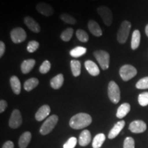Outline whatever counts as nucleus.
<instances>
[{
	"instance_id": "1",
	"label": "nucleus",
	"mask_w": 148,
	"mask_h": 148,
	"mask_svg": "<svg viewBox=\"0 0 148 148\" xmlns=\"http://www.w3.org/2000/svg\"><path fill=\"white\" fill-rule=\"evenodd\" d=\"M91 123L92 117L90 114L80 112L72 116L69 121V125L73 129L79 130L88 126Z\"/></svg>"
},
{
	"instance_id": "2",
	"label": "nucleus",
	"mask_w": 148,
	"mask_h": 148,
	"mask_svg": "<svg viewBox=\"0 0 148 148\" xmlns=\"http://www.w3.org/2000/svg\"><path fill=\"white\" fill-rule=\"evenodd\" d=\"M131 29V23L128 21H123L121 23L117 32V40L119 43L123 44L128 38Z\"/></svg>"
},
{
	"instance_id": "3",
	"label": "nucleus",
	"mask_w": 148,
	"mask_h": 148,
	"mask_svg": "<svg viewBox=\"0 0 148 148\" xmlns=\"http://www.w3.org/2000/svg\"><path fill=\"white\" fill-rule=\"evenodd\" d=\"M93 55L101 69L103 70L108 69L110 64V54L108 52L103 50H97L94 51Z\"/></svg>"
},
{
	"instance_id": "4",
	"label": "nucleus",
	"mask_w": 148,
	"mask_h": 148,
	"mask_svg": "<svg viewBox=\"0 0 148 148\" xmlns=\"http://www.w3.org/2000/svg\"><path fill=\"white\" fill-rule=\"evenodd\" d=\"M58 121V116L53 114L47 118L45 122L42 123L40 128V133L42 135H46L51 132Z\"/></svg>"
},
{
	"instance_id": "5",
	"label": "nucleus",
	"mask_w": 148,
	"mask_h": 148,
	"mask_svg": "<svg viewBox=\"0 0 148 148\" xmlns=\"http://www.w3.org/2000/svg\"><path fill=\"white\" fill-rule=\"evenodd\" d=\"M108 95L110 100L113 103H118L120 101L121 92L119 86L114 81H110L108 84Z\"/></svg>"
},
{
	"instance_id": "6",
	"label": "nucleus",
	"mask_w": 148,
	"mask_h": 148,
	"mask_svg": "<svg viewBox=\"0 0 148 148\" xmlns=\"http://www.w3.org/2000/svg\"><path fill=\"white\" fill-rule=\"evenodd\" d=\"M97 11L100 17L102 18L105 25L107 26L111 25L112 20H113V16H112V12L110 9L106 5H101V6L98 7Z\"/></svg>"
},
{
	"instance_id": "7",
	"label": "nucleus",
	"mask_w": 148,
	"mask_h": 148,
	"mask_svg": "<svg viewBox=\"0 0 148 148\" xmlns=\"http://www.w3.org/2000/svg\"><path fill=\"white\" fill-rule=\"evenodd\" d=\"M137 74L136 68L130 64H125L119 69V75L123 81H128Z\"/></svg>"
},
{
	"instance_id": "8",
	"label": "nucleus",
	"mask_w": 148,
	"mask_h": 148,
	"mask_svg": "<svg viewBox=\"0 0 148 148\" xmlns=\"http://www.w3.org/2000/svg\"><path fill=\"white\" fill-rule=\"evenodd\" d=\"M10 38L14 43H21L26 39L27 34L22 27H15L10 32Z\"/></svg>"
},
{
	"instance_id": "9",
	"label": "nucleus",
	"mask_w": 148,
	"mask_h": 148,
	"mask_svg": "<svg viewBox=\"0 0 148 148\" xmlns=\"http://www.w3.org/2000/svg\"><path fill=\"white\" fill-rule=\"evenodd\" d=\"M22 123V116L21 112L17 109L12 111L11 114L10 120H9V125L11 128H18Z\"/></svg>"
},
{
	"instance_id": "10",
	"label": "nucleus",
	"mask_w": 148,
	"mask_h": 148,
	"mask_svg": "<svg viewBox=\"0 0 148 148\" xmlns=\"http://www.w3.org/2000/svg\"><path fill=\"white\" fill-rule=\"evenodd\" d=\"M36 10L45 16H50L54 13L53 7L45 2H39L36 5Z\"/></svg>"
},
{
	"instance_id": "11",
	"label": "nucleus",
	"mask_w": 148,
	"mask_h": 148,
	"mask_svg": "<svg viewBox=\"0 0 148 148\" xmlns=\"http://www.w3.org/2000/svg\"><path fill=\"white\" fill-rule=\"evenodd\" d=\"M147 129V125L141 120L132 121L129 125V130L133 133H142Z\"/></svg>"
},
{
	"instance_id": "12",
	"label": "nucleus",
	"mask_w": 148,
	"mask_h": 148,
	"mask_svg": "<svg viewBox=\"0 0 148 148\" xmlns=\"http://www.w3.org/2000/svg\"><path fill=\"white\" fill-rule=\"evenodd\" d=\"M24 23L26 25L29 29L34 33H39L40 31V26L36 20L31 16H27L24 18Z\"/></svg>"
},
{
	"instance_id": "13",
	"label": "nucleus",
	"mask_w": 148,
	"mask_h": 148,
	"mask_svg": "<svg viewBox=\"0 0 148 148\" xmlns=\"http://www.w3.org/2000/svg\"><path fill=\"white\" fill-rule=\"evenodd\" d=\"M51 112V109L48 105H43L38 109L35 114V119L38 121H41L49 116Z\"/></svg>"
},
{
	"instance_id": "14",
	"label": "nucleus",
	"mask_w": 148,
	"mask_h": 148,
	"mask_svg": "<svg viewBox=\"0 0 148 148\" xmlns=\"http://www.w3.org/2000/svg\"><path fill=\"white\" fill-rule=\"evenodd\" d=\"M84 66L86 69L87 70L88 73L92 76H97L100 73L99 67L93 61L88 60L84 62Z\"/></svg>"
},
{
	"instance_id": "15",
	"label": "nucleus",
	"mask_w": 148,
	"mask_h": 148,
	"mask_svg": "<svg viewBox=\"0 0 148 148\" xmlns=\"http://www.w3.org/2000/svg\"><path fill=\"white\" fill-rule=\"evenodd\" d=\"M125 124V123L123 120H121V121H118L114 125V127L110 130V132L108 134V138L110 139H112V138H114L116 136H117V135L121 132V131L124 127Z\"/></svg>"
},
{
	"instance_id": "16",
	"label": "nucleus",
	"mask_w": 148,
	"mask_h": 148,
	"mask_svg": "<svg viewBox=\"0 0 148 148\" xmlns=\"http://www.w3.org/2000/svg\"><path fill=\"white\" fill-rule=\"evenodd\" d=\"M88 28L89 31L95 36L99 37L102 35L103 32L100 26L97 22L94 20H90L88 23Z\"/></svg>"
},
{
	"instance_id": "17",
	"label": "nucleus",
	"mask_w": 148,
	"mask_h": 148,
	"mask_svg": "<svg viewBox=\"0 0 148 148\" xmlns=\"http://www.w3.org/2000/svg\"><path fill=\"white\" fill-rule=\"evenodd\" d=\"M36 64L34 59H27L23 61L21 64V70L23 74H27L32 71Z\"/></svg>"
},
{
	"instance_id": "18",
	"label": "nucleus",
	"mask_w": 148,
	"mask_h": 148,
	"mask_svg": "<svg viewBox=\"0 0 148 148\" xmlns=\"http://www.w3.org/2000/svg\"><path fill=\"white\" fill-rule=\"evenodd\" d=\"M91 140V135L88 130L82 131L79 136V144L82 147H85L90 143Z\"/></svg>"
},
{
	"instance_id": "19",
	"label": "nucleus",
	"mask_w": 148,
	"mask_h": 148,
	"mask_svg": "<svg viewBox=\"0 0 148 148\" xmlns=\"http://www.w3.org/2000/svg\"><path fill=\"white\" fill-rule=\"evenodd\" d=\"M64 83V76L62 73H59L50 80L51 87L53 89H59Z\"/></svg>"
},
{
	"instance_id": "20",
	"label": "nucleus",
	"mask_w": 148,
	"mask_h": 148,
	"mask_svg": "<svg viewBox=\"0 0 148 148\" xmlns=\"http://www.w3.org/2000/svg\"><path fill=\"white\" fill-rule=\"evenodd\" d=\"M10 83L12 91H13L16 95H19L20 92H21V82H20L19 79H18L16 75H12L10 79Z\"/></svg>"
},
{
	"instance_id": "21",
	"label": "nucleus",
	"mask_w": 148,
	"mask_h": 148,
	"mask_svg": "<svg viewBox=\"0 0 148 148\" xmlns=\"http://www.w3.org/2000/svg\"><path fill=\"white\" fill-rule=\"evenodd\" d=\"M130 111V105L128 103H123L120 106L116 111V116L119 119H122L129 113Z\"/></svg>"
},
{
	"instance_id": "22",
	"label": "nucleus",
	"mask_w": 148,
	"mask_h": 148,
	"mask_svg": "<svg viewBox=\"0 0 148 148\" xmlns=\"http://www.w3.org/2000/svg\"><path fill=\"white\" fill-rule=\"evenodd\" d=\"M32 134L29 132H25L21 134L18 140V146L20 148H26L30 142Z\"/></svg>"
},
{
	"instance_id": "23",
	"label": "nucleus",
	"mask_w": 148,
	"mask_h": 148,
	"mask_svg": "<svg viewBox=\"0 0 148 148\" xmlns=\"http://www.w3.org/2000/svg\"><path fill=\"white\" fill-rule=\"evenodd\" d=\"M140 42V33L139 30L135 29L132 33V40H131V48L134 50L138 47Z\"/></svg>"
},
{
	"instance_id": "24",
	"label": "nucleus",
	"mask_w": 148,
	"mask_h": 148,
	"mask_svg": "<svg viewBox=\"0 0 148 148\" xmlns=\"http://www.w3.org/2000/svg\"><path fill=\"white\" fill-rule=\"evenodd\" d=\"M72 74L74 77H77L81 73V63L77 60H72L70 62Z\"/></svg>"
},
{
	"instance_id": "25",
	"label": "nucleus",
	"mask_w": 148,
	"mask_h": 148,
	"mask_svg": "<svg viewBox=\"0 0 148 148\" xmlns=\"http://www.w3.org/2000/svg\"><path fill=\"white\" fill-rule=\"evenodd\" d=\"M38 83H39V81L36 77H32V78L28 79L24 83V89L26 91H31L38 86Z\"/></svg>"
},
{
	"instance_id": "26",
	"label": "nucleus",
	"mask_w": 148,
	"mask_h": 148,
	"mask_svg": "<svg viewBox=\"0 0 148 148\" xmlns=\"http://www.w3.org/2000/svg\"><path fill=\"white\" fill-rule=\"evenodd\" d=\"M106 140V136L102 133L98 134L95 136L92 140V147L93 148H100L103 145V142Z\"/></svg>"
},
{
	"instance_id": "27",
	"label": "nucleus",
	"mask_w": 148,
	"mask_h": 148,
	"mask_svg": "<svg viewBox=\"0 0 148 148\" xmlns=\"http://www.w3.org/2000/svg\"><path fill=\"white\" fill-rule=\"evenodd\" d=\"M86 52V48L84 47H81V46H78L73 49H72L70 51V55L73 58H79V57L82 56L84 55Z\"/></svg>"
},
{
	"instance_id": "28",
	"label": "nucleus",
	"mask_w": 148,
	"mask_h": 148,
	"mask_svg": "<svg viewBox=\"0 0 148 148\" xmlns=\"http://www.w3.org/2000/svg\"><path fill=\"white\" fill-rule=\"evenodd\" d=\"M73 34V29L71 27H68L61 33L60 38L64 42H69L72 38Z\"/></svg>"
},
{
	"instance_id": "29",
	"label": "nucleus",
	"mask_w": 148,
	"mask_h": 148,
	"mask_svg": "<svg viewBox=\"0 0 148 148\" xmlns=\"http://www.w3.org/2000/svg\"><path fill=\"white\" fill-rule=\"evenodd\" d=\"M60 18L62 21L64 22V23L71 24V25H74V24L76 23L77 22L76 19H75L73 16H72L71 15H70V14L67 13L61 14Z\"/></svg>"
},
{
	"instance_id": "30",
	"label": "nucleus",
	"mask_w": 148,
	"mask_h": 148,
	"mask_svg": "<svg viewBox=\"0 0 148 148\" xmlns=\"http://www.w3.org/2000/svg\"><path fill=\"white\" fill-rule=\"evenodd\" d=\"M76 36L77 39L82 42H88V39H89L88 34L82 29H78L76 31Z\"/></svg>"
},
{
	"instance_id": "31",
	"label": "nucleus",
	"mask_w": 148,
	"mask_h": 148,
	"mask_svg": "<svg viewBox=\"0 0 148 148\" xmlns=\"http://www.w3.org/2000/svg\"><path fill=\"white\" fill-rule=\"evenodd\" d=\"M138 103L140 106H146L148 105V92H143L138 95Z\"/></svg>"
},
{
	"instance_id": "32",
	"label": "nucleus",
	"mask_w": 148,
	"mask_h": 148,
	"mask_svg": "<svg viewBox=\"0 0 148 148\" xmlns=\"http://www.w3.org/2000/svg\"><path fill=\"white\" fill-rule=\"evenodd\" d=\"M39 47V42L36 40H31L28 42L27 46V51L29 53H34Z\"/></svg>"
},
{
	"instance_id": "33",
	"label": "nucleus",
	"mask_w": 148,
	"mask_h": 148,
	"mask_svg": "<svg viewBox=\"0 0 148 148\" xmlns=\"http://www.w3.org/2000/svg\"><path fill=\"white\" fill-rule=\"evenodd\" d=\"M136 87L138 89H147L148 88V76L138 80L136 84Z\"/></svg>"
},
{
	"instance_id": "34",
	"label": "nucleus",
	"mask_w": 148,
	"mask_h": 148,
	"mask_svg": "<svg viewBox=\"0 0 148 148\" xmlns=\"http://www.w3.org/2000/svg\"><path fill=\"white\" fill-rule=\"evenodd\" d=\"M51 69V63L49 60H45L42 62L39 68V71L40 73L45 74L49 71Z\"/></svg>"
},
{
	"instance_id": "35",
	"label": "nucleus",
	"mask_w": 148,
	"mask_h": 148,
	"mask_svg": "<svg viewBox=\"0 0 148 148\" xmlns=\"http://www.w3.org/2000/svg\"><path fill=\"white\" fill-rule=\"evenodd\" d=\"M77 144V138L75 137H71L64 144L63 148H74Z\"/></svg>"
},
{
	"instance_id": "36",
	"label": "nucleus",
	"mask_w": 148,
	"mask_h": 148,
	"mask_svg": "<svg viewBox=\"0 0 148 148\" xmlns=\"http://www.w3.org/2000/svg\"><path fill=\"white\" fill-rule=\"evenodd\" d=\"M123 148H135L134 140L132 137H127L123 143Z\"/></svg>"
},
{
	"instance_id": "37",
	"label": "nucleus",
	"mask_w": 148,
	"mask_h": 148,
	"mask_svg": "<svg viewBox=\"0 0 148 148\" xmlns=\"http://www.w3.org/2000/svg\"><path fill=\"white\" fill-rule=\"evenodd\" d=\"M7 106H8V103H7L6 101L1 99V101H0V112L2 113L3 112H4Z\"/></svg>"
},
{
	"instance_id": "38",
	"label": "nucleus",
	"mask_w": 148,
	"mask_h": 148,
	"mask_svg": "<svg viewBox=\"0 0 148 148\" xmlns=\"http://www.w3.org/2000/svg\"><path fill=\"white\" fill-rule=\"evenodd\" d=\"M5 51V45L3 41H0V57H2Z\"/></svg>"
},
{
	"instance_id": "39",
	"label": "nucleus",
	"mask_w": 148,
	"mask_h": 148,
	"mask_svg": "<svg viewBox=\"0 0 148 148\" xmlns=\"http://www.w3.org/2000/svg\"><path fill=\"white\" fill-rule=\"evenodd\" d=\"M2 148H14V143L10 140H8L3 144Z\"/></svg>"
},
{
	"instance_id": "40",
	"label": "nucleus",
	"mask_w": 148,
	"mask_h": 148,
	"mask_svg": "<svg viewBox=\"0 0 148 148\" xmlns=\"http://www.w3.org/2000/svg\"><path fill=\"white\" fill-rule=\"evenodd\" d=\"M145 33H146V35L148 36V24L145 27Z\"/></svg>"
},
{
	"instance_id": "41",
	"label": "nucleus",
	"mask_w": 148,
	"mask_h": 148,
	"mask_svg": "<svg viewBox=\"0 0 148 148\" xmlns=\"http://www.w3.org/2000/svg\"><path fill=\"white\" fill-rule=\"evenodd\" d=\"M93 1H95V0H93Z\"/></svg>"
}]
</instances>
